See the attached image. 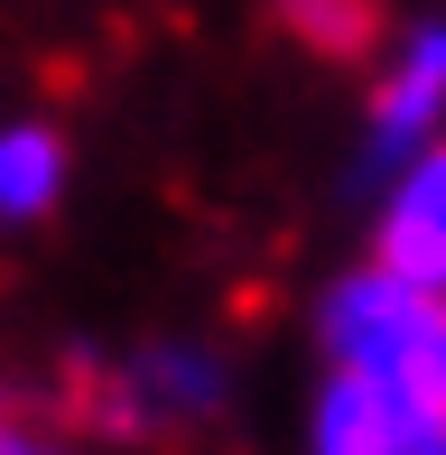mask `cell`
I'll list each match as a JSON object with an SVG mask.
<instances>
[{"label":"cell","mask_w":446,"mask_h":455,"mask_svg":"<svg viewBox=\"0 0 446 455\" xmlns=\"http://www.w3.org/2000/svg\"><path fill=\"white\" fill-rule=\"evenodd\" d=\"M326 344H335V363L372 371L400 400H418L428 419H446V288L362 270L326 298Z\"/></svg>","instance_id":"6da1fadb"},{"label":"cell","mask_w":446,"mask_h":455,"mask_svg":"<svg viewBox=\"0 0 446 455\" xmlns=\"http://www.w3.org/2000/svg\"><path fill=\"white\" fill-rule=\"evenodd\" d=\"M437 112H446V28H418L410 47H400V75L372 102V131H381V149H400V140H418Z\"/></svg>","instance_id":"277c9868"},{"label":"cell","mask_w":446,"mask_h":455,"mask_svg":"<svg viewBox=\"0 0 446 455\" xmlns=\"http://www.w3.org/2000/svg\"><path fill=\"white\" fill-rule=\"evenodd\" d=\"M56 140L47 131H10L0 140V223H19V214H37V204L56 196Z\"/></svg>","instance_id":"5b68a950"},{"label":"cell","mask_w":446,"mask_h":455,"mask_svg":"<svg viewBox=\"0 0 446 455\" xmlns=\"http://www.w3.org/2000/svg\"><path fill=\"white\" fill-rule=\"evenodd\" d=\"M0 455H37V446H19V437H0Z\"/></svg>","instance_id":"8992f818"},{"label":"cell","mask_w":446,"mask_h":455,"mask_svg":"<svg viewBox=\"0 0 446 455\" xmlns=\"http://www.w3.org/2000/svg\"><path fill=\"white\" fill-rule=\"evenodd\" d=\"M381 270L446 288V149H428L410 177H400L391 214H381Z\"/></svg>","instance_id":"3957f363"},{"label":"cell","mask_w":446,"mask_h":455,"mask_svg":"<svg viewBox=\"0 0 446 455\" xmlns=\"http://www.w3.org/2000/svg\"><path fill=\"white\" fill-rule=\"evenodd\" d=\"M316 455H446V419L344 363V381L316 400Z\"/></svg>","instance_id":"7a4b0ae2"}]
</instances>
